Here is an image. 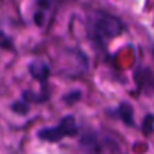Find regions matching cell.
Here are the masks:
<instances>
[{
    "label": "cell",
    "instance_id": "1",
    "mask_svg": "<svg viewBox=\"0 0 154 154\" xmlns=\"http://www.w3.org/2000/svg\"><path fill=\"white\" fill-rule=\"evenodd\" d=\"M92 26H94L95 38H98L101 41L116 38L125 30L124 23L118 17H113L110 14H98L95 17Z\"/></svg>",
    "mask_w": 154,
    "mask_h": 154
},
{
    "label": "cell",
    "instance_id": "2",
    "mask_svg": "<svg viewBox=\"0 0 154 154\" xmlns=\"http://www.w3.org/2000/svg\"><path fill=\"white\" fill-rule=\"evenodd\" d=\"M77 131H79V128H77L74 116L68 115V116L62 118L57 125L39 130L38 131V137L42 139V140H47V142H57V140H62L66 136L77 134Z\"/></svg>",
    "mask_w": 154,
    "mask_h": 154
},
{
    "label": "cell",
    "instance_id": "3",
    "mask_svg": "<svg viewBox=\"0 0 154 154\" xmlns=\"http://www.w3.org/2000/svg\"><path fill=\"white\" fill-rule=\"evenodd\" d=\"M30 74L35 77V79H38L39 82L44 83L45 79H47V75H48V66L44 62L36 60V62L30 63Z\"/></svg>",
    "mask_w": 154,
    "mask_h": 154
},
{
    "label": "cell",
    "instance_id": "4",
    "mask_svg": "<svg viewBox=\"0 0 154 154\" xmlns=\"http://www.w3.org/2000/svg\"><path fill=\"white\" fill-rule=\"evenodd\" d=\"M133 109H131V106H127V104H121V107H119V116L127 122V124H130V125H133Z\"/></svg>",
    "mask_w": 154,
    "mask_h": 154
},
{
    "label": "cell",
    "instance_id": "5",
    "mask_svg": "<svg viewBox=\"0 0 154 154\" xmlns=\"http://www.w3.org/2000/svg\"><path fill=\"white\" fill-rule=\"evenodd\" d=\"M0 47H2V48H12L14 47L12 39L6 33H3V32H0Z\"/></svg>",
    "mask_w": 154,
    "mask_h": 154
}]
</instances>
